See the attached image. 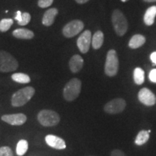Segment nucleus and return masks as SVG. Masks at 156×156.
I'll return each instance as SVG.
<instances>
[{"label": "nucleus", "mask_w": 156, "mask_h": 156, "mask_svg": "<svg viewBox=\"0 0 156 156\" xmlns=\"http://www.w3.org/2000/svg\"><path fill=\"white\" fill-rule=\"evenodd\" d=\"M35 94V89L28 86L19 90L12 95L11 98V104L13 107H20L24 106L30 101Z\"/></svg>", "instance_id": "f257e3e1"}, {"label": "nucleus", "mask_w": 156, "mask_h": 156, "mask_svg": "<svg viewBox=\"0 0 156 156\" xmlns=\"http://www.w3.org/2000/svg\"><path fill=\"white\" fill-rule=\"evenodd\" d=\"M112 21L114 31L119 36L125 35L128 30V22L125 15L119 9H115L112 15Z\"/></svg>", "instance_id": "f03ea898"}, {"label": "nucleus", "mask_w": 156, "mask_h": 156, "mask_svg": "<svg viewBox=\"0 0 156 156\" xmlns=\"http://www.w3.org/2000/svg\"><path fill=\"white\" fill-rule=\"evenodd\" d=\"M82 83L77 78L70 80L63 90L64 98L67 101H73L77 99L81 92Z\"/></svg>", "instance_id": "7ed1b4c3"}, {"label": "nucleus", "mask_w": 156, "mask_h": 156, "mask_svg": "<svg viewBox=\"0 0 156 156\" xmlns=\"http://www.w3.org/2000/svg\"><path fill=\"white\" fill-rule=\"evenodd\" d=\"M37 118L39 123L46 127L56 126L60 122V116L58 113L48 109L41 111L38 114Z\"/></svg>", "instance_id": "20e7f679"}, {"label": "nucleus", "mask_w": 156, "mask_h": 156, "mask_svg": "<svg viewBox=\"0 0 156 156\" xmlns=\"http://www.w3.org/2000/svg\"><path fill=\"white\" fill-rule=\"evenodd\" d=\"M18 67V62L12 55L0 50V73H10Z\"/></svg>", "instance_id": "39448f33"}, {"label": "nucleus", "mask_w": 156, "mask_h": 156, "mask_svg": "<svg viewBox=\"0 0 156 156\" xmlns=\"http://www.w3.org/2000/svg\"><path fill=\"white\" fill-rule=\"evenodd\" d=\"M119 58L116 51L114 49L109 50L107 53L106 63H105V73L108 77H114L119 70Z\"/></svg>", "instance_id": "423d86ee"}, {"label": "nucleus", "mask_w": 156, "mask_h": 156, "mask_svg": "<svg viewBox=\"0 0 156 156\" xmlns=\"http://www.w3.org/2000/svg\"><path fill=\"white\" fill-rule=\"evenodd\" d=\"M84 28V23L80 20H74L64 25L62 34L66 38H73L77 36Z\"/></svg>", "instance_id": "0eeeda50"}, {"label": "nucleus", "mask_w": 156, "mask_h": 156, "mask_svg": "<svg viewBox=\"0 0 156 156\" xmlns=\"http://www.w3.org/2000/svg\"><path fill=\"white\" fill-rule=\"evenodd\" d=\"M125 100L120 98H114L110 101L103 107L104 112L109 114H117L122 113L126 108Z\"/></svg>", "instance_id": "6e6552de"}, {"label": "nucleus", "mask_w": 156, "mask_h": 156, "mask_svg": "<svg viewBox=\"0 0 156 156\" xmlns=\"http://www.w3.org/2000/svg\"><path fill=\"white\" fill-rule=\"evenodd\" d=\"M92 42V34L90 30H86L80 36L77 41V45L81 53L86 54L88 52Z\"/></svg>", "instance_id": "1a4fd4ad"}, {"label": "nucleus", "mask_w": 156, "mask_h": 156, "mask_svg": "<svg viewBox=\"0 0 156 156\" xmlns=\"http://www.w3.org/2000/svg\"><path fill=\"white\" fill-rule=\"evenodd\" d=\"M138 99L142 104L147 106H153L156 103V97L151 90L146 87L142 88L138 93Z\"/></svg>", "instance_id": "9d476101"}, {"label": "nucleus", "mask_w": 156, "mask_h": 156, "mask_svg": "<svg viewBox=\"0 0 156 156\" xmlns=\"http://www.w3.org/2000/svg\"><path fill=\"white\" fill-rule=\"evenodd\" d=\"M2 120L10 125L20 126L24 124L27 121V116L24 114H5L2 116Z\"/></svg>", "instance_id": "9b49d317"}, {"label": "nucleus", "mask_w": 156, "mask_h": 156, "mask_svg": "<svg viewBox=\"0 0 156 156\" xmlns=\"http://www.w3.org/2000/svg\"><path fill=\"white\" fill-rule=\"evenodd\" d=\"M45 141L49 147L56 150H64L66 148L65 141L59 136L48 134L45 137Z\"/></svg>", "instance_id": "f8f14e48"}, {"label": "nucleus", "mask_w": 156, "mask_h": 156, "mask_svg": "<svg viewBox=\"0 0 156 156\" xmlns=\"http://www.w3.org/2000/svg\"><path fill=\"white\" fill-rule=\"evenodd\" d=\"M84 60L81 56L75 54L70 58L69 62V67L73 73H77L83 69Z\"/></svg>", "instance_id": "ddd939ff"}, {"label": "nucleus", "mask_w": 156, "mask_h": 156, "mask_svg": "<svg viewBox=\"0 0 156 156\" xmlns=\"http://www.w3.org/2000/svg\"><path fill=\"white\" fill-rule=\"evenodd\" d=\"M58 13V9L56 8H51L45 12L42 19V23L45 26H51L53 25L55 20L56 17Z\"/></svg>", "instance_id": "4468645a"}, {"label": "nucleus", "mask_w": 156, "mask_h": 156, "mask_svg": "<svg viewBox=\"0 0 156 156\" xmlns=\"http://www.w3.org/2000/svg\"><path fill=\"white\" fill-rule=\"evenodd\" d=\"M13 36L18 39L30 40L34 37V33L26 28H18L12 32Z\"/></svg>", "instance_id": "2eb2a0df"}, {"label": "nucleus", "mask_w": 156, "mask_h": 156, "mask_svg": "<svg viewBox=\"0 0 156 156\" xmlns=\"http://www.w3.org/2000/svg\"><path fill=\"white\" fill-rule=\"evenodd\" d=\"M146 42V38L141 34H136L133 36L129 42V46L132 49H136L143 46Z\"/></svg>", "instance_id": "dca6fc26"}, {"label": "nucleus", "mask_w": 156, "mask_h": 156, "mask_svg": "<svg viewBox=\"0 0 156 156\" xmlns=\"http://www.w3.org/2000/svg\"><path fill=\"white\" fill-rule=\"evenodd\" d=\"M156 17V6H152L146 10L144 15V22L147 26L153 25Z\"/></svg>", "instance_id": "f3484780"}, {"label": "nucleus", "mask_w": 156, "mask_h": 156, "mask_svg": "<svg viewBox=\"0 0 156 156\" xmlns=\"http://www.w3.org/2000/svg\"><path fill=\"white\" fill-rule=\"evenodd\" d=\"M104 41V35L101 30H98L95 33L92 38V46L94 49H99L103 46Z\"/></svg>", "instance_id": "a211bd4d"}, {"label": "nucleus", "mask_w": 156, "mask_h": 156, "mask_svg": "<svg viewBox=\"0 0 156 156\" xmlns=\"http://www.w3.org/2000/svg\"><path fill=\"white\" fill-rule=\"evenodd\" d=\"M134 81L138 85L143 84L145 81V72L140 67H136L134 69L133 73Z\"/></svg>", "instance_id": "6ab92c4d"}, {"label": "nucleus", "mask_w": 156, "mask_h": 156, "mask_svg": "<svg viewBox=\"0 0 156 156\" xmlns=\"http://www.w3.org/2000/svg\"><path fill=\"white\" fill-rule=\"evenodd\" d=\"M12 80L16 83H21V84H27L30 82V78L27 74L17 73H14L12 75Z\"/></svg>", "instance_id": "aec40b11"}, {"label": "nucleus", "mask_w": 156, "mask_h": 156, "mask_svg": "<svg viewBox=\"0 0 156 156\" xmlns=\"http://www.w3.org/2000/svg\"><path fill=\"white\" fill-rule=\"evenodd\" d=\"M150 138V133L145 130H142L136 135L134 142L136 145H142L148 141Z\"/></svg>", "instance_id": "412c9836"}, {"label": "nucleus", "mask_w": 156, "mask_h": 156, "mask_svg": "<svg viewBox=\"0 0 156 156\" xmlns=\"http://www.w3.org/2000/svg\"><path fill=\"white\" fill-rule=\"evenodd\" d=\"M28 149V142L25 140H21L17 142L16 153L18 156L24 155Z\"/></svg>", "instance_id": "4be33fe9"}, {"label": "nucleus", "mask_w": 156, "mask_h": 156, "mask_svg": "<svg viewBox=\"0 0 156 156\" xmlns=\"http://www.w3.org/2000/svg\"><path fill=\"white\" fill-rule=\"evenodd\" d=\"M13 24V20L9 18L2 19L0 21V31L1 32H6L11 28Z\"/></svg>", "instance_id": "5701e85b"}, {"label": "nucleus", "mask_w": 156, "mask_h": 156, "mask_svg": "<svg viewBox=\"0 0 156 156\" xmlns=\"http://www.w3.org/2000/svg\"><path fill=\"white\" fill-rule=\"evenodd\" d=\"M30 20L31 16L28 12H23L22 13V19H21V20L20 21V22L17 23H18L19 25H22V26H23V25H28V23H30Z\"/></svg>", "instance_id": "b1692460"}, {"label": "nucleus", "mask_w": 156, "mask_h": 156, "mask_svg": "<svg viewBox=\"0 0 156 156\" xmlns=\"http://www.w3.org/2000/svg\"><path fill=\"white\" fill-rule=\"evenodd\" d=\"M0 156H13L12 151L8 146L0 147Z\"/></svg>", "instance_id": "393cba45"}, {"label": "nucleus", "mask_w": 156, "mask_h": 156, "mask_svg": "<svg viewBox=\"0 0 156 156\" xmlns=\"http://www.w3.org/2000/svg\"><path fill=\"white\" fill-rule=\"evenodd\" d=\"M54 0H38V5L41 8H46L53 4Z\"/></svg>", "instance_id": "a878e982"}, {"label": "nucleus", "mask_w": 156, "mask_h": 156, "mask_svg": "<svg viewBox=\"0 0 156 156\" xmlns=\"http://www.w3.org/2000/svg\"><path fill=\"white\" fill-rule=\"evenodd\" d=\"M149 79L151 82L156 83V69H153L150 72Z\"/></svg>", "instance_id": "bb28decb"}, {"label": "nucleus", "mask_w": 156, "mask_h": 156, "mask_svg": "<svg viewBox=\"0 0 156 156\" xmlns=\"http://www.w3.org/2000/svg\"><path fill=\"white\" fill-rule=\"evenodd\" d=\"M111 156H126V155L122 151L116 149V150H114V151H112V153H111Z\"/></svg>", "instance_id": "cd10ccee"}, {"label": "nucleus", "mask_w": 156, "mask_h": 156, "mask_svg": "<svg viewBox=\"0 0 156 156\" xmlns=\"http://www.w3.org/2000/svg\"><path fill=\"white\" fill-rule=\"evenodd\" d=\"M151 60L152 61V62H153V65H156V51L155 52H153L151 54Z\"/></svg>", "instance_id": "c85d7f7f"}, {"label": "nucleus", "mask_w": 156, "mask_h": 156, "mask_svg": "<svg viewBox=\"0 0 156 156\" xmlns=\"http://www.w3.org/2000/svg\"><path fill=\"white\" fill-rule=\"evenodd\" d=\"M15 19L16 20L17 22H20L21 20V19H22V12L20 11H17V15Z\"/></svg>", "instance_id": "c756f323"}, {"label": "nucleus", "mask_w": 156, "mask_h": 156, "mask_svg": "<svg viewBox=\"0 0 156 156\" xmlns=\"http://www.w3.org/2000/svg\"><path fill=\"white\" fill-rule=\"evenodd\" d=\"M76 2L80 4V5H83V4H85L87 2L90 1V0H75Z\"/></svg>", "instance_id": "7c9ffc66"}, {"label": "nucleus", "mask_w": 156, "mask_h": 156, "mask_svg": "<svg viewBox=\"0 0 156 156\" xmlns=\"http://www.w3.org/2000/svg\"><path fill=\"white\" fill-rule=\"evenodd\" d=\"M144 2H156V0H143Z\"/></svg>", "instance_id": "2f4dec72"}, {"label": "nucleus", "mask_w": 156, "mask_h": 156, "mask_svg": "<svg viewBox=\"0 0 156 156\" xmlns=\"http://www.w3.org/2000/svg\"><path fill=\"white\" fill-rule=\"evenodd\" d=\"M121 1L122 2H127V1H129V0H121Z\"/></svg>", "instance_id": "473e14b6"}, {"label": "nucleus", "mask_w": 156, "mask_h": 156, "mask_svg": "<svg viewBox=\"0 0 156 156\" xmlns=\"http://www.w3.org/2000/svg\"><path fill=\"white\" fill-rule=\"evenodd\" d=\"M148 132H149V133H151V130H148V131H147Z\"/></svg>", "instance_id": "72a5a7b5"}, {"label": "nucleus", "mask_w": 156, "mask_h": 156, "mask_svg": "<svg viewBox=\"0 0 156 156\" xmlns=\"http://www.w3.org/2000/svg\"><path fill=\"white\" fill-rule=\"evenodd\" d=\"M89 156H93V155H89Z\"/></svg>", "instance_id": "f704fd0d"}]
</instances>
